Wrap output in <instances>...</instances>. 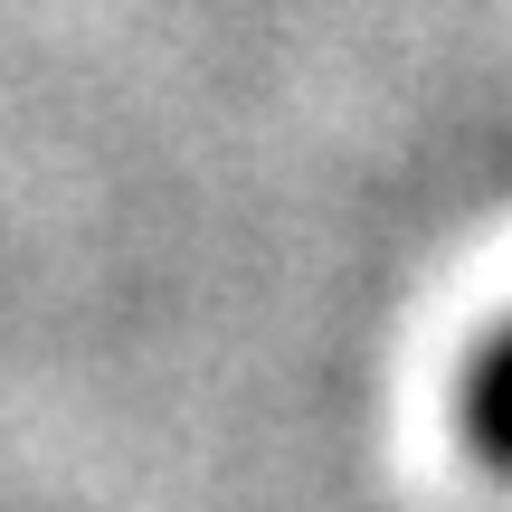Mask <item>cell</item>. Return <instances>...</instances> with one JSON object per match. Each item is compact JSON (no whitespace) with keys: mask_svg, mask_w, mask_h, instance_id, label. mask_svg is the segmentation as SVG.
Wrapping results in <instances>:
<instances>
[{"mask_svg":"<svg viewBox=\"0 0 512 512\" xmlns=\"http://www.w3.org/2000/svg\"><path fill=\"white\" fill-rule=\"evenodd\" d=\"M465 427L494 465H512V332L475 361V389H465Z\"/></svg>","mask_w":512,"mask_h":512,"instance_id":"6da1fadb","label":"cell"}]
</instances>
